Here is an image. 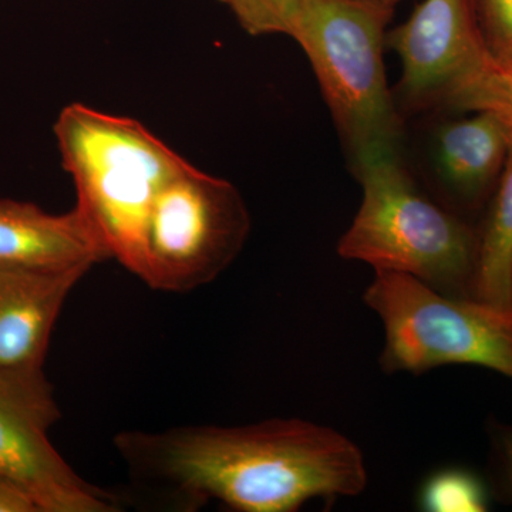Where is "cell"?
<instances>
[{
	"mask_svg": "<svg viewBox=\"0 0 512 512\" xmlns=\"http://www.w3.org/2000/svg\"><path fill=\"white\" fill-rule=\"evenodd\" d=\"M116 446L137 473L241 512H295L315 498L333 503L367 487L365 456L355 441L295 417L130 431Z\"/></svg>",
	"mask_w": 512,
	"mask_h": 512,
	"instance_id": "obj_1",
	"label": "cell"
},
{
	"mask_svg": "<svg viewBox=\"0 0 512 512\" xmlns=\"http://www.w3.org/2000/svg\"><path fill=\"white\" fill-rule=\"evenodd\" d=\"M352 171L362 185V204L338 254L375 271L412 275L446 295L474 298L478 227L424 192L402 153Z\"/></svg>",
	"mask_w": 512,
	"mask_h": 512,
	"instance_id": "obj_2",
	"label": "cell"
},
{
	"mask_svg": "<svg viewBox=\"0 0 512 512\" xmlns=\"http://www.w3.org/2000/svg\"><path fill=\"white\" fill-rule=\"evenodd\" d=\"M55 136L77 210L111 258L133 272L151 207L188 161L137 120L80 103L60 111Z\"/></svg>",
	"mask_w": 512,
	"mask_h": 512,
	"instance_id": "obj_3",
	"label": "cell"
},
{
	"mask_svg": "<svg viewBox=\"0 0 512 512\" xmlns=\"http://www.w3.org/2000/svg\"><path fill=\"white\" fill-rule=\"evenodd\" d=\"M393 13L365 0H302L289 35L312 64L352 168L402 153L403 116L383 63Z\"/></svg>",
	"mask_w": 512,
	"mask_h": 512,
	"instance_id": "obj_4",
	"label": "cell"
},
{
	"mask_svg": "<svg viewBox=\"0 0 512 512\" xmlns=\"http://www.w3.org/2000/svg\"><path fill=\"white\" fill-rule=\"evenodd\" d=\"M363 302L383 323L379 365L387 375L476 365L512 380V309L446 295L392 271H376Z\"/></svg>",
	"mask_w": 512,
	"mask_h": 512,
	"instance_id": "obj_5",
	"label": "cell"
},
{
	"mask_svg": "<svg viewBox=\"0 0 512 512\" xmlns=\"http://www.w3.org/2000/svg\"><path fill=\"white\" fill-rule=\"evenodd\" d=\"M249 232L238 188L187 163L151 207L133 274L157 291H195L237 259Z\"/></svg>",
	"mask_w": 512,
	"mask_h": 512,
	"instance_id": "obj_6",
	"label": "cell"
},
{
	"mask_svg": "<svg viewBox=\"0 0 512 512\" xmlns=\"http://www.w3.org/2000/svg\"><path fill=\"white\" fill-rule=\"evenodd\" d=\"M60 413L42 375L0 370V474L25 488L40 512H114L110 494L80 477L53 444Z\"/></svg>",
	"mask_w": 512,
	"mask_h": 512,
	"instance_id": "obj_7",
	"label": "cell"
},
{
	"mask_svg": "<svg viewBox=\"0 0 512 512\" xmlns=\"http://www.w3.org/2000/svg\"><path fill=\"white\" fill-rule=\"evenodd\" d=\"M386 47L402 60L393 93L402 116L448 110L491 55L474 0H423L406 22L387 32Z\"/></svg>",
	"mask_w": 512,
	"mask_h": 512,
	"instance_id": "obj_8",
	"label": "cell"
},
{
	"mask_svg": "<svg viewBox=\"0 0 512 512\" xmlns=\"http://www.w3.org/2000/svg\"><path fill=\"white\" fill-rule=\"evenodd\" d=\"M90 268L0 269V370L42 375L67 296Z\"/></svg>",
	"mask_w": 512,
	"mask_h": 512,
	"instance_id": "obj_9",
	"label": "cell"
},
{
	"mask_svg": "<svg viewBox=\"0 0 512 512\" xmlns=\"http://www.w3.org/2000/svg\"><path fill=\"white\" fill-rule=\"evenodd\" d=\"M441 123L431 138L433 197L467 218L497 187L510 147V130L488 111Z\"/></svg>",
	"mask_w": 512,
	"mask_h": 512,
	"instance_id": "obj_10",
	"label": "cell"
},
{
	"mask_svg": "<svg viewBox=\"0 0 512 512\" xmlns=\"http://www.w3.org/2000/svg\"><path fill=\"white\" fill-rule=\"evenodd\" d=\"M111 258L76 207L50 214L32 204L0 200V269L90 268Z\"/></svg>",
	"mask_w": 512,
	"mask_h": 512,
	"instance_id": "obj_11",
	"label": "cell"
},
{
	"mask_svg": "<svg viewBox=\"0 0 512 512\" xmlns=\"http://www.w3.org/2000/svg\"><path fill=\"white\" fill-rule=\"evenodd\" d=\"M474 298L512 309V133L503 173L478 225Z\"/></svg>",
	"mask_w": 512,
	"mask_h": 512,
	"instance_id": "obj_12",
	"label": "cell"
},
{
	"mask_svg": "<svg viewBox=\"0 0 512 512\" xmlns=\"http://www.w3.org/2000/svg\"><path fill=\"white\" fill-rule=\"evenodd\" d=\"M448 110L488 111L512 133V62L491 53L483 66L461 86Z\"/></svg>",
	"mask_w": 512,
	"mask_h": 512,
	"instance_id": "obj_13",
	"label": "cell"
},
{
	"mask_svg": "<svg viewBox=\"0 0 512 512\" xmlns=\"http://www.w3.org/2000/svg\"><path fill=\"white\" fill-rule=\"evenodd\" d=\"M417 505L426 512L487 511L490 488L477 474L464 468H443L420 485Z\"/></svg>",
	"mask_w": 512,
	"mask_h": 512,
	"instance_id": "obj_14",
	"label": "cell"
},
{
	"mask_svg": "<svg viewBox=\"0 0 512 512\" xmlns=\"http://www.w3.org/2000/svg\"><path fill=\"white\" fill-rule=\"evenodd\" d=\"M251 36L291 35L302 0H220Z\"/></svg>",
	"mask_w": 512,
	"mask_h": 512,
	"instance_id": "obj_15",
	"label": "cell"
},
{
	"mask_svg": "<svg viewBox=\"0 0 512 512\" xmlns=\"http://www.w3.org/2000/svg\"><path fill=\"white\" fill-rule=\"evenodd\" d=\"M488 439V488L498 501L512 505V426L491 421L488 426Z\"/></svg>",
	"mask_w": 512,
	"mask_h": 512,
	"instance_id": "obj_16",
	"label": "cell"
},
{
	"mask_svg": "<svg viewBox=\"0 0 512 512\" xmlns=\"http://www.w3.org/2000/svg\"><path fill=\"white\" fill-rule=\"evenodd\" d=\"M485 40L494 56H512V0H474Z\"/></svg>",
	"mask_w": 512,
	"mask_h": 512,
	"instance_id": "obj_17",
	"label": "cell"
},
{
	"mask_svg": "<svg viewBox=\"0 0 512 512\" xmlns=\"http://www.w3.org/2000/svg\"><path fill=\"white\" fill-rule=\"evenodd\" d=\"M0 512H40L25 488L0 474Z\"/></svg>",
	"mask_w": 512,
	"mask_h": 512,
	"instance_id": "obj_18",
	"label": "cell"
},
{
	"mask_svg": "<svg viewBox=\"0 0 512 512\" xmlns=\"http://www.w3.org/2000/svg\"><path fill=\"white\" fill-rule=\"evenodd\" d=\"M365 2L380 3V5L392 6V8H396L397 3L402 2V0H365Z\"/></svg>",
	"mask_w": 512,
	"mask_h": 512,
	"instance_id": "obj_19",
	"label": "cell"
},
{
	"mask_svg": "<svg viewBox=\"0 0 512 512\" xmlns=\"http://www.w3.org/2000/svg\"><path fill=\"white\" fill-rule=\"evenodd\" d=\"M501 59V57H500ZM504 60H510V62H512V56L511 57H507V59H504Z\"/></svg>",
	"mask_w": 512,
	"mask_h": 512,
	"instance_id": "obj_20",
	"label": "cell"
}]
</instances>
